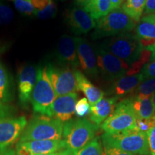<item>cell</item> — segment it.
Instances as JSON below:
<instances>
[{"instance_id":"6da1fadb","label":"cell","mask_w":155,"mask_h":155,"mask_svg":"<svg viewBox=\"0 0 155 155\" xmlns=\"http://www.w3.org/2000/svg\"><path fill=\"white\" fill-rule=\"evenodd\" d=\"M98 126L87 119L69 120L63 126V137L65 154L78 152L95 138Z\"/></svg>"},{"instance_id":"7a4b0ae2","label":"cell","mask_w":155,"mask_h":155,"mask_svg":"<svg viewBox=\"0 0 155 155\" xmlns=\"http://www.w3.org/2000/svg\"><path fill=\"white\" fill-rule=\"evenodd\" d=\"M102 143L104 147L116 148L134 155L150 154L147 134L134 129L119 133H104Z\"/></svg>"},{"instance_id":"3957f363","label":"cell","mask_w":155,"mask_h":155,"mask_svg":"<svg viewBox=\"0 0 155 155\" xmlns=\"http://www.w3.org/2000/svg\"><path fill=\"white\" fill-rule=\"evenodd\" d=\"M64 124L46 115L34 116L20 136L19 141L34 140H61Z\"/></svg>"},{"instance_id":"277c9868","label":"cell","mask_w":155,"mask_h":155,"mask_svg":"<svg viewBox=\"0 0 155 155\" xmlns=\"http://www.w3.org/2000/svg\"><path fill=\"white\" fill-rule=\"evenodd\" d=\"M101 47L121 59L129 67L138 61L144 49L137 35L131 32L112 37L103 42Z\"/></svg>"},{"instance_id":"5b68a950","label":"cell","mask_w":155,"mask_h":155,"mask_svg":"<svg viewBox=\"0 0 155 155\" xmlns=\"http://www.w3.org/2000/svg\"><path fill=\"white\" fill-rule=\"evenodd\" d=\"M136 24L137 22L122 8L113 9L105 16L97 19L92 38L98 39L130 32L135 28Z\"/></svg>"},{"instance_id":"8992f818","label":"cell","mask_w":155,"mask_h":155,"mask_svg":"<svg viewBox=\"0 0 155 155\" xmlns=\"http://www.w3.org/2000/svg\"><path fill=\"white\" fill-rule=\"evenodd\" d=\"M56 96L55 91L48 75L47 66L38 67L37 81L31 95L30 101L33 111L37 114L47 115Z\"/></svg>"},{"instance_id":"52a82bcc","label":"cell","mask_w":155,"mask_h":155,"mask_svg":"<svg viewBox=\"0 0 155 155\" xmlns=\"http://www.w3.org/2000/svg\"><path fill=\"white\" fill-rule=\"evenodd\" d=\"M136 119L130 98H126L116 104L113 113L103 122L101 128L105 133L124 132L134 129Z\"/></svg>"},{"instance_id":"ba28073f","label":"cell","mask_w":155,"mask_h":155,"mask_svg":"<svg viewBox=\"0 0 155 155\" xmlns=\"http://www.w3.org/2000/svg\"><path fill=\"white\" fill-rule=\"evenodd\" d=\"M97 65L102 77L108 81L117 80L127 75L129 69L127 63L100 47L96 50Z\"/></svg>"},{"instance_id":"9c48e42d","label":"cell","mask_w":155,"mask_h":155,"mask_svg":"<svg viewBox=\"0 0 155 155\" xmlns=\"http://www.w3.org/2000/svg\"><path fill=\"white\" fill-rule=\"evenodd\" d=\"M47 70L56 96H65L78 91L74 70L69 68L56 67L52 64L48 65Z\"/></svg>"},{"instance_id":"30bf717a","label":"cell","mask_w":155,"mask_h":155,"mask_svg":"<svg viewBox=\"0 0 155 155\" xmlns=\"http://www.w3.org/2000/svg\"><path fill=\"white\" fill-rule=\"evenodd\" d=\"M28 124L25 116L7 117L0 120V148H10Z\"/></svg>"},{"instance_id":"8fae6325","label":"cell","mask_w":155,"mask_h":155,"mask_svg":"<svg viewBox=\"0 0 155 155\" xmlns=\"http://www.w3.org/2000/svg\"><path fill=\"white\" fill-rule=\"evenodd\" d=\"M78 59L79 66L87 75L97 78L99 75L95 50L85 39L74 38Z\"/></svg>"},{"instance_id":"7c38bea8","label":"cell","mask_w":155,"mask_h":155,"mask_svg":"<svg viewBox=\"0 0 155 155\" xmlns=\"http://www.w3.org/2000/svg\"><path fill=\"white\" fill-rule=\"evenodd\" d=\"M64 150L62 140H34L18 141L16 155L48 154Z\"/></svg>"},{"instance_id":"4fadbf2b","label":"cell","mask_w":155,"mask_h":155,"mask_svg":"<svg viewBox=\"0 0 155 155\" xmlns=\"http://www.w3.org/2000/svg\"><path fill=\"white\" fill-rule=\"evenodd\" d=\"M77 98L76 93L57 97L48 109L46 116L59 120L63 123L68 121L75 114Z\"/></svg>"},{"instance_id":"5bb4252c","label":"cell","mask_w":155,"mask_h":155,"mask_svg":"<svg viewBox=\"0 0 155 155\" xmlns=\"http://www.w3.org/2000/svg\"><path fill=\"white\" fill-rule=\"evenodd\" d=\"M56 57L61 67L75 70L79 66L74 38L68 35H63L61 37L58 45Z\"/></svg>"},{"instance_id":"9a60e30c","label":"cell","mask_w":155,"mask_h":155,"mask_svg":"<svg viewBox=\"0 0 155 155\" xmlns=\"http://www.w3.org/2000/svg\"><path fill=\"white\" fill-rule=\"evenodd\" d=\"M38 68L32 65H25L18 71L19 98L22 105L27 106L37 81Z\"/></svg>"},{"instance_id":"2e32d148","label":"cell","mask_w":155,"mask_h":155,"mask_svg":"<svg viewBox=\"0 0 155 155\" xmlns=\"http://www.w3.org/2000/svg\"><path fill=\"white\" fill-rule=\"evenodd\" d=\"M65 17L69 27L77 35L86 34L96 28L95 19L82 7H73Z\"/></svg>"},{"instance_id":"e0dca14e","label":"cell","mask_w":155,"mask_h":155,"mask_svg":"<svg viewBox=\"0 0 155 155\" xmlns=\"http://www.w3.org/2000/svg\"><path fill=\"white\" fill-rule=\"evenodd\" d=\"M143 80L144 78L141 73L133 75H124L112 83L109 92L119 99L120 97L132 94Z\"/></svg>"},{"instance_id":"ac0fdd59","label":"cell","mask_w":155,"mask_h":155,"mask_svg":"<svg viewBox=\"0 0 155 155\" xmlns=\"http://www.w3.org/2000/svg\"><path fill=\"white\" fill-rule=\"evenodd\" d=\"M118 98H104L94 105L91 106L89 119L94 124L100 125L103 123L115 109Z\"/></svg>"},{"instance_id":"d6986e66","label":"cell","mask_w":155,"mask_h":155,"mask_svg":"<svg viewBox=\"0 0 155 155\" xmlns=\"http://www.w3.org/2000/svg\"><path fill=\"white\" fill-rule=\"evenodd\" d=\"M74 74L78 90L81 91L85 94L91 105H94L101 99H102L104 96V93L101 89L95 86L82 72L75 69Z\"/></svg>"},{"instance_id":"ffe728a7","label":"cell","mask_w":155,"mask_h":155,"mask_svg":"<svg viewBox=\"0 0 155 155\" xmlns=\"http://www.w3.org/2000/svg\"><path fill=\"white\" fill-rule=\"evenodd\" d=\"M135 35L144 48L155 43V23L142 17L136 27Z\"/></svg>"},{"instance_id":"44dd1931","label":"cell","mask_w":155,"mask_h":155,"mask_svg":"<svg viewBox=\"0 0 155 155\" xmlns=\"http://www.w3.org/2000/svg\"><path fill=\"white\" fill-rule=\"evenodd\" d=\"M131 106L137 118L149 119L155 115V108L151 98H130Z\"/></svg>"},{"instance_id":"7402d4cb","label":"cell","mask_w":155,"mask_h":155,"mask_svg":"<svg viewBox=\"0 0 155 155\" xmlns=\"http://www.w3.org/2000/svg\"><path fill=\"white\" fill-rule=\"evenodd\" d=\"M94 19H98L111 11L110 0H93L83 7Z\"/></svg>"},{"instance_id":"603a6c76","label":"cell","mask_w":155,"mask_h":155,"mask_svg":"<svg viewBox=\"0 0 155 155\" xmlns=\"http://www.w3.org/2000/svg\"><path fill=\"white\" fill-rule=\"evenodd\" d=\"M146 5V0H125L121 8L136 22L140 21Z\"/></svg>"},{"instance_id":"cb8c5ba5","label":"cell","mask_w":155,"mask_h":155,"mask_svg":"<svg viewBox=\"0 0 155 155\" xmlns=\"http://www.w3.org/2000/svg\"><path fill=\"white\" fill-rule=\"evenodd\" d=\"M155 93V78L144 79L136 88L132 97L136 98H151Z\"/></svg>"},{"instance_id":"d4e9b609","label":"cell","mask_w":155,"mask_h":155,"mask_svg":"<svg viewBox=\"0 0 155 155\" xmlns=\"http://www.w3.org/2000/svg\"><path fill=\"white\" fill-rule=\"evenodd\" d=\"M10 87L9 75L2 63H0V100L5 101L8 98Z\"/></svg>"},{"instance_id":"484cf974","label":"cell","mask_w":155,"mask_h":155,"mask_svg":"<svg viewBox=\"0 0 155 155\" xmlns=\"http://www.w3.org/2000/svg\"><path fill=\"white\" fill-rule=\"evenodd\" d=\"M63 154L64 155H103V150L99 139L94 138L90 143L78 152L71 154H65L63 152Z\"/></svg>"},{"instance_id":"4316f807","label":"cell","mask_w":155,"mask_h":155,"mask_svg":"<svg viewBox=\"0 0 155 155\" xmlns=\"http://www.w3.org/2000/svg\"><path fill=\"white\" fill-rule=\"evenodd\" d=\"M57 12V7L53 0H50L48 5L43 9L36 11L35 16L40 19H48L55 17Z\"/></svg>"},{"instance_id":"83f0119b","label":"cell","mask_w":155,"mask_h":155,"mask_svg":"<svg viewBox=\"0 0 155 155\" xmlns=\"http://www.w3.org/2000/svg\"><path fill=\"white\" fill-rule=\"evenodd\" d=\"M155 126V115L149 119H143L137 118L136 119L134 130L147 134Z\"/></svg>"},{"instance_id":"f1b7e54d","label":"cell","mask_w":155,"mask_h":155,"mask_svg":"<svg viewBox=\"0 0 155 155\" xmlns=\"http://www.w3.org/2000/svg\"><path fill=\"white\" fill-rule=\"evenodd\" d=\"M15 7L21 14L30 16L35 14L36 10L30 0H15Z\"/></svg>"},{"instance_id":"f546056e","label":"cell","mask_w":155,"mask_h":155,"mask_svg":"<svg viewBox=\"0 0 155 155\" xmlns=\"http://www.w3.org/2000/svg\"><path fill=\"white\" fill-rule=\"evenodd\" d=\"M90 104L86 98H81L76 102L75 106V114L78 117L83 118L90 113Z\"/></svg>"},{"instance_id":"4dcf8cb0","label":"cell","mask_w":155,"mask_h":155,"mask_svg":"<svg viewBox=\"0 0 155 155\" xmlns=\"http://www.w3.org/2000/svg\"><path fill=\"white\" fill-rule=\"evenodd\" d=\"M14 13L10 7L0 2V25H7L12 21Z\"/></svg>"},{"instance_id":"1f68e13d","label":"cell","mask_w":155,"mask_h":155,"mask_svg":"<svg viewBox=\"0 0 155 155\" xmlns=\"http://www.w3.org/2000/svg\"><path fill=\"white\" fill-rule=\"evenodd\" d=\"M141 74L144 79L155 78V60L150 63H147L141 69Z\"/></svg>"},{"instance_id":"d6a6232c","label":"cell","mask_w":155,"mask_h":155,"mask_svg":"<svg viewBox=\"0 0 155 155\" xmlns=\"http://www.w3.org/2000/svg\"><path fill=\"white\" fill-rule=\"evenodd\" d=\"M149 150L151 155H155V126L147 133Z\"/></svg>"},{"instance_id":"836d02e7","label":"cell","mask_w":155,"mask_h":155,"mask_svg":"<svg viewBox=\"0 0 155 155\" xmlns=\"http://www.w3.org/2000/svg\"><path fill=\"white\" fill-rule=\"evenodd\" d=\"M103 155H134V154L124 152V151L118 150V149H116V148L104 147Z\"/></svg>"},{"instance_id":"e575fe53","label":"cell","mask_w":155,"mask_h":155,"mask_svg":"<svg viewBox=\"0 0 155 155\" xmlns=\"http://www.w3.org/2000/svg\"><path fill=\"white\" fill-rule=\"evenodd\" d=\"M30 1L35 10L40 11L43 9L49 4L50 0H30Z\"/></svg>"},{"instance_id":"d590c367","label":"cell","mask_w":155,"mask_h":155,"mask_svg":"<svg viewBox=\"0 0 155 155\" xmlns=\"http://www.w3.org/2000/svg\"><path fill=\"white\" fill-rule=\"evenodd\" d=\"M155 13V0H146L144 11V15H150Z\"/></svg>"},{"instance_id":"8d00e7d4","label":"cell","mask_w":155,"mask_h":155,"mask_svg":"<svg viewBox=\"0 0 155 155\" xmlns=\"http://www.w3.org/2000/svg\"><path fill=\"white\" fill-rule=\"evenodd\" d=\"M9 116H10L9 108L5 106L2 102L0 101V120L9 117Z\"/></svg>"},{"instance_id":"74e56055","label":"cell","mask_w":155,"mask_h":155,"mask_svg":"<svg viewBox=\"0 0 155 155\" xmlns=\"http://www.w3.org/2000/svg\"><path fill=\"white\" fill-rule=\"evenodd\" d=\"M110 1H111V10H113V9L120 8V7L122 6L125 0H110Z\"/></svg>"},{"instance_id":"f35d334b","label":"cell","mask_w":155,"mask_h":155,"mask_svg":"<svg viewBox=\"0 0 155 155\" xmlns=\"http://www.w3.org/2000/svg\"><path fill=\"white\" fill-rule=\"evenodd\" d=\"M15 150H13L11 148H5L1 149L0 148V155H15Z\"/></svg>"},{"instance_id":"ab89813d","label":"cell","mask_w":155,"mask_h":155,"mask_svg":"<svg viewBox=\"0 0 155 155\" xmlns=\"http://www.w3.org/2000/svg\"><path fill=\"white\" fill-rule=\"evenodd\" d=\"M93 0H76V4L78 6L81 7H85L86 5H88L89 3L91 2Z\"/></svg>"},{"instance_id":"60d3db41","label":"cell","mask_w":155,"mask_h":155,"mask_svg":"<svg viewBox=\"0 0 155 155\" xmlns=\"http://www.w3.org/2000/svg\"><path fill=\"white\" fill-rule=\"evenodd\" d=\"M147 49H149L150 50L151 52H152V57H151V61H154L155 60V43L154 45H152L150 46V47L147 48Z\"/></svg>"},{"instance_id":"b9f144b4","label":"cell","mask_w":155,"mask_h":155,"mask_svg":"<svg viewBox=\"0 0 155 155\" xmlns=\"http://www.w3.org/2000/svg\"><path fill=\"white\" fill-rule=\"evenodd\" d=\"M143 17H144V18H146L147 19H150V20L152 21L153 22L155 23V13L154 14L150 15H144Z\"/></svg>"},{"instance_id":"7bdbcfd3","label":"cell","mask_w":155,"mask_h":155,"mask_svg":"<svg viewBox=\"0 0 155 155\" xmlns=\"http://www.w3.org/2000/svg\"><path fill=\"white\" fill-rule=\"evenodd\" d=\"M39 155H64L63 150L60 151V152H55V153H52V154H39Z\"/></svg>"},{"instance_id":"ee69618b","label":"cell","mask_w":155,"mask_h":155,"mask_svg":"<svg viewBox=\"0 0 155 155\" xmlns=\"http://www.w3.org/2000/svg\"><path fill=\"white\" fill-rule=\"evenodd\" d=\"M151 99H152V104H153V105H154V107L155 108V93L152 95V97H151Z\"/></svg>"},{"instance_id":"f6af8a7d","label":"cell","mask_w":155,"mask_h":155,"mask_svg":"<svg viewBox=\"0 0 155 155\" xmlns=\"http://www.w3.org/2000/svg\"><path fill=\"white\" fill-rule=\"evenodd\" d=\"M10 1H15V0H10Z\"/></svg>"}]
</instances>
